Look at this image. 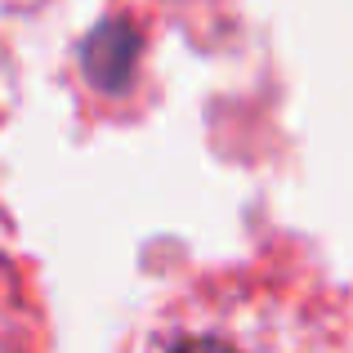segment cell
<instances>
[{"instance_id": "obj_2", "label": "cell", "mask_w": 353, "mask_h": 353, "mask_svg": "<svg viewBox=\"0 0 353 353\" xmlns=\"http://www.w3.org/2000/svg\"><path fill=\"white\" fill-rule=\"evenodd\" d=\"M0 353H45V309L36 273L0 224Z\"/></svg>"}, {"instance_id": "obj_1", "label": "cell", "mask_w": 353, "mask_h": 353, "mask_svg": "<svg viewBox=\"0 0 353 353\" xmlns=\"http://www.w3.org/2000/svg\"><path fill=\"white\" fill-rule=\"evenodd\" d=\"M121 353H353V318L309 268L241 259L161 291Z\"/></svg>"}]
</instances>
